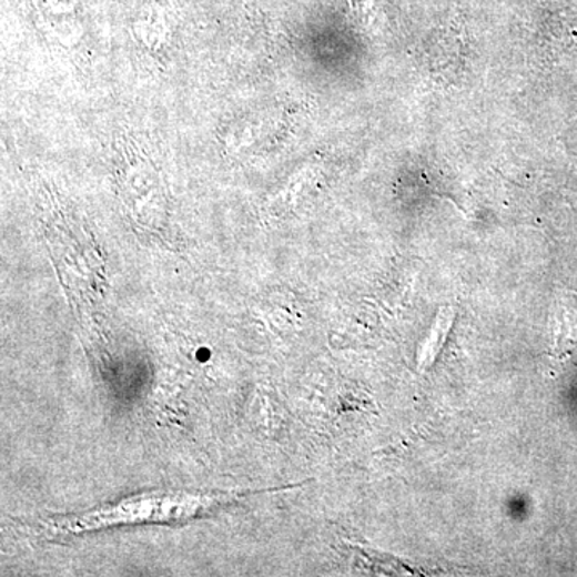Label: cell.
<instances>
[{"mask_svg": "<svg viewBox=\"0 0 577 577\" xmlns=\"http://www.w3.org/2000/svg\"><path fill=\"white\" fill-rule=\"evenodd\" d=\"M555 352L568 353L577 345V298L569 297L558 305L554 324Z\"/></svg>", "mask_w": 577, "mask_h": 577, "instance_id": "1", "label": "cell"}]
</instances>
